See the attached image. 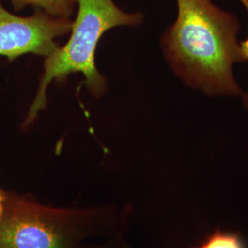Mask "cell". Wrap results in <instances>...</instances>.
Wrapping results in <instances>:
<instances>
[{"label": "cell", "instance_id": "cell-8", "mask_svg": "<svg viewBox=\"0 0 248 248\" xmlns=\"http://www.w3.org/2000/svg\"><path fill=\"white\" fill-rule=\"evenodd\" d=\"M243 5L246 7V9L248 10V0H240ZM240 47H241V51H242V54L245 58L246 61H248V38L246 39L244 42L240 43ZM244 101H245V105L248 108V96L246 95L245 98H244Z\"/></svg>", "mask_w": 248, "mask_h": 248}, {"label": "cell", "instance_id": "cell-9", "mask_svg": "<svg viewBox=\"0 0 248 248\" xmlns=\"http://www.w3.org/2000/svg\"><path fill=\"white\" fill-rule=\"evenodd\" d=\"M7 192L8 190L2 188L0 186V221L3 216L4 210H5V204H6V199H7Z\"/></svg>", "mask_w": 248, "mask_h": 248}, {"label": "cell", "instance_id": "cell-3", "mask_svg": "<svg viewBox=\"0 0 248 248\" xmlns=\"http://www.w3.org/2000/svg\"><path fill=\"white\" fill-rule=\"evenodd\" d=\"M78 6V16L72 22L71 36L66 45L46 57L33 103L23 127L34 123L47 104L46 91L53 80L62 81L70 74L81 73L90 92L101 96L106 90V79L98 73L95 53L102 35L119 26H135L142 22L141 13H126L113 0H73Z\"/></svg>", "mask_w": 248, "mask_h": 248}, {"label": "cell", "instance_id": "cell-5", "mask_svg": "<svg viewBox=\"0 0 248 248\" xmlns=\"http://www.w3.org/2000/svg\"><path fill=\"white\" fill-rule=\"evenodd\" d=\"M14 8L21 9L28 6L35 7L59 18H70L74 11L73 0H11Z\"/></svg>", "mask_w": 248, "mask_h": 248}, {"label": "cell", "instance_id": "cell-6", "mask_svg": "<svg viewBox=\"0 0 248 248\" xmlns=\"http://www.w3.org/2000/svg\"><path fill=\"white\" fill-rule=\"evenodd\" d=\"M191 248H247L244 240L237 232H222L217 229L204 240L201 246Z\"/></svg>", "mask_w": 248, "mask_h": 248}, {"label": "cell", "instance_id": "cell-1", "mask_svg": "<svg viewBox=\"0 0 248 248\" xmlns=\"http://www.w3.org/2000/svg\"><path fill=\"white\" fill-rule=\"evenodd\" d=\"M175 23L162 45L174 71L186 84L210 95H242L232 65L247 62L236 35V17L211 0H177Z\"/></svg>", "mask_w": 248, "mask_h": 248}, {"label": "cell", "instance_id": "cell-2", "mask_svg": "<svg viewBox=\"0 0 248 248\" xmlns=\"http://www.w3.org/2000/svg\"><path fill=\"white\" fill-rule=\"evenodd\" d=\"M128 210L113 205L56 207L8 190L0 221V248H89L125 230Z\"/></svg>", "mask_w": 248, "mask_h": 248}, {"label": "cell", "instance_id": "cell-7", "mask_svg": "<svg viewBox=\"0 0 248 248\" xmlns=\"http://www.w3.org/2000/svg\"><path fill=\"white\" fill-rule=\"evenodd\" d=\"M89 248H129L127 241L124 237V230L112 236L107 237L100 243H93Z\"/></svg>", "mask_w": 248, "mask_h": 248}, {"label": "cell", "instance_id": "cell-4", "mask_svg": "<svg viewBox=\"0 0 248 248\" xmlns=\"http://www.w3.org/2000/svg\"><path fill=\"white\" fill-rule=\"evenodd\" d=\"M72 21L36 10L30 17L10 13L0 3V56L13 61L26 53L48 57L59 46L56 38L71 31Z\"/></svg>", "mask_w": 248, "mask_h": 248}]
</instances>
